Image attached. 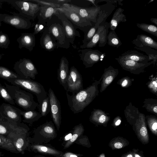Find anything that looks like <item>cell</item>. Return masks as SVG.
<instances>
[{
	"mask_svg": "<svg viewBox=\"0 0 157 157\" xmlns=\"http://www.w3.org/2000/svg\"><path fill=\"white\" fill-rule=\"evenodd\" d=\"M2 55L0 54V60L2 58Z\"/></svg>",
	"mask_w": 157,
	"mask_h": 157,
	"instance_id": "cell-57",
	"label": "cell"
},
{
	"mask_svg": "<svg viewBox=\"0 0 157 157\" xmlns=\"http://www.w3.org/2000/svg\"><path fill=\"white\" fill-rule=\"evenodd\" d=\"M137 26L142 30L157 37V28L152 24L146 23L136 24Z\"/></svg>",
	"mask_w": 157,
	"mask_h": 157,
	"instance_id": "cell-36",
	"label": "cell"
},
{
	"mask_svg": "<svg viewBox=\"0 0 157 157\" xmlns=\"http://www.w3.org/2000/svg\"><path fill=\"white\" fill-rule=\"evenodd\" d=\"M59 12L56 8L46 6H40V9L38 15L39 20L44 23L48 22L53 15Z\"/></svg>",
	"mask_w": 157,
	"mask_h": 157,
	"instance_id": "cell-24",
	"label": "cell"
},
{
	"mask_svg": "<svg viewBox=\"0 0 157 157\" xmlns=\"http://www.w3.org/2000/svg\"><path fill=\"white\" fill-rule=\"evenodd\" d=\"M0 97L12 105H14L13 100L5 87L0 83Z\"/></svg>",
	"mask_w": 157,
	"mask_h": 157,
	"instance_id": "cell-40",
	"label": "cell"
},
{
	"mask_svg": "<svg viewBox=\"0 0 157 157\" xmlns=\"http://www.w3.org/2000/svg\"><path fill=\"white\" fill-rule=\"evenodd\" d=\"M8 132H9L5 127L0 124V134H6Z\"/></svg>",
	"mask_w": 157,
	"mask_h": 157,
	"instance_id": "cell-50",
	"label": "cell"
},
{
	"mask_svg": "<svg viewBox=\"0 0 157 157\" xmlns=\"http://www.w3.org/2000/svg\"><path fill=\"white\" fill-rule=\"evenodd\" d=\"M151 22L154 23L156 25H157V18H152L150 19Z\"/></svg>",
	"mask_w": 157,
	"mask_h": 157,
	"instance_id": "cell-52",
	"label": "cell"
},
{
	"mask_svg": "<svg viewBox=\"0 0 157 157\" xmlns=\"http://www.w3.org/2000/svg\"><path fill=\"white\" fill-rule=\"evenodd\" d=\"M102 78L101 76L99 80L95 81L86 88L71 95L66 92L68 105L74 114L82 112L98 95V85Z\"/></svg>",
	"mask_w": 157,
	"mask_h": 157,
	"instance_id": "cell-1",
	"label": "cell"
},
{
	"mask_svg": "<svg viewBox=\"0 0 157 157\" xmlns=\"http://www.w3.org/2000/svg\"><path fill=\"white\" fill-rule=\"evenodd\" d=\"M122 69L131 73L139 75L145 71V69L152 64L151 62L147 64L140 63L132 60L115 58Z\"/></svg>",
	"mask_w": 157,
	"mask_h": 157,
	"instance_id": "cell-15",
	"label": "cell"
},
{
	"mask_svg": "<svg viewBox=\"0 0 157 157\" xmlns=\"http://www.w3.org/2000/svg\"><path fill=\"white\" fill-rule=\"evenodd\" d=\"M66 156L67 157H78L76 155L74 154H71Z\"/></svg>",
	"mask_w": 157,
	"mask_h": 157,
	"instance_id": "cell-55",
	"label": "cell"
},
{
	"mask_svg": "<svg viewBox=\"0 0 157 157\" xmlns=\"http://www.w3.org/2000/svg\"><path fill=\"white\" fill-rule=\"evenodd\" d=\"M23 130L18 131L17 129L13 130L8 135V138L13 142L15 148L21 152L24 145V138L23 135Z\"/></svg>",
	"mask_w": 157,
	"mask_h": 157,
	"instance_id": "cell-25",
	"label": "cell"
},
{
	"mask_svg": "<svg viewBox=\"0 0 157 157\" xmlns=\"http://www.w3.org/2000/svg\"><path fill=\"white\" fill-rule=\"evenodd\" d=\"M1 108L2 111L10 119L16 122L21 119V115L17 113L15 109L10 105L2 104Z\"/></svg>",
	"mask_w": 157,
	"mask_h": 157,
	"instance_id": "cell-29",
	"label": "cell"
},
{
	"mask_svg": "<svg viewBox=\"0 0 157 157\" xmlns=\"http://www.w3.org/2000/svg\"><path fill=\"white\" fill-rule=\"evenodd\" d=\"M110 25L109 23L105 22L104 24H100L90 40L87 43L80 46L82 49L90 48L95 47L98 44L99 47L105 46L107 43L108 29Z\"/></svg>",
	"mask_w": 157,
	"mask_h": 157,
	"instance_id": "cell-6",
	"label": "cell"
},
{
	"mask_svg": "<svg viewBox=\"0 0 157 157\" xmlns=\"http://www.w3.org/2000/svg\"><path fill=\"white\" fill-rule=\"evenodd\" d=\"M30 1L36 2L40 6H48L55 8L60 7L62 6L61 5L52 3L48 1L47 0H31Z\"/></svg>",
	"mask_w": 157,
	"mask_h": 157,
	"instance_id": "cell-44",
	"label": "cell"
},
{
	"mask_svg": "<svg viewBox=\"0 0 157 157\" xmlns=\"http://www.w3.org/2000/svg\"><path fill=\"white\" fill-rule=\"evenodd\" d=\"M60 12L63 13L74 27L78 29L84 33L95 25L90 21L81 17L77 13L64 7L56 8Z\"/></svg>",
	"mask_w": 157,
	"mask_h": 157,
	"instance_id": "cell-5",
	"label": "cell"
},
{
	"mask_svg": "<svg viewBox=\"0 0 157 157\" xmlns=\"http://www.w3.org/2000/svg\"><path fill=\"white\" fill-rule=\"evenodd\" d=\"M10 83L29 91L36 97L38 105L47 96L44 86L40 83L31 79L12 78L6 79Z\"/></svg>",
	"mask_w": 157,
	"mask_h": 157,
	"instance_id": "cell-3",
	"label": "cell"
},
{
	"mask_svg": "<svg viewBox=\"0 0 157 157\" xmlns=\"http://www.w3.org/2000/svg\"><path fill=\"white\" fill-rule=\"evenodd\" d=\"M134 79L128 77H125L119 79L117 83L122 87L128 88L132 85Z\"/></svg>",
	"mask_w": 157,
	"mask_h": 157,
	"instance_id": "cell-42",
	"label": "cell"
},
{
	"mask_svg": "<svg viewBox=\"0 0 157 157\" xmlns=\"http://www.w3.org/2000/svg\"><path fill=\"white\" fill-rule=\"evenodd\" d=\"M121 120L120 117H117L114 120L112 125L114 127H115L121 124Z\"/></svg>",
	"mask_w": 157,
	"mask_h": 157,
	"instance_id": "cell-49",
	"label": "cell"
},
{
	"mask_svg": "<svg viewBox=\"0 0 157 157\" xmlns=\"http://www.w3.org/2000/svg\"><path fill=\"white\" fill-rule=\"evenodd\" d=\"M142 107L145 108L148 112L157 116V100L152 98H146L143 102Z\"/></svg>",
	"mask_w": 157,
	"mask_h": 157,
	"instance_id": "cell-32",
	"label": "cell"
},
{
	"mask_svg": "<svg viewBox=\"0 0 157 157\" xmlns=\"http://www.w3.org/2000/svg\"><path fill=\"white\" fill-rule=\"evenodd\" d=\"M147 86L151 92L157 95V82L156 77L152 78L151 80L148 82L147 83Z\"/></svg>",
	"mask_w": 157,
	"mask_h": 157,
	"instance_id": "cell-43",
	"label": "cell"
},
{
	"mask_svg": "<svg viewBox=\"0 0 157 157\" xmlns=\"http://www.w3.org/2000/svg\"><path fill=\"white\" fill-rule=\"evenodd\" d=\"M146 121L145 115L140 113L139 118L132 126L137 138L144 145L148 144L150 140Z\"/></svg>",
	"mask_w": 157,
	"mask_h": 157,
	"instance_id": "cell-12",
	"label": "cell"
},
{
	"mask_svg": "<svg viewBox=\"0 0 157 157\" xmlns=\"http://www.w3.org/2000/svg\"><path fill=\"white\" fill-rule=\"evenodd\" d=\"M17 10L22 17L34 20L38 16L40 5L38 3L28 2L26 0L6 1Z\"/></svg>",
	"mask_w": 157,
	"mask_h": 157,
	"instance_id": "cell-4",
	"label": "cell"
},
{
	"mask_svg": "<svg viewBox=\"0 0 157 157\" xmlns=\"http://www.w3.org/2000/svg\"><path fill=\"white\" fill-rule=\"evenodd\" d=\"M99 157H105V155L104 153H103L99 155Z\"/></svg>",
	"mask_w": 157,
	"mask_h": 157,
	"instance_id": "cell-56",
	"label": "cell"
},
{
	"mask_svg": "<svg viewBox=\"0 0 157 157\" xmlns=\"http://www.w3.org/2000/svg\"><path fill=\"white\" fill-rule=\"evenodd\" d=\"M125 117L127 122L132 126L139 118L140 112L138 108L130 102L124 110Z\"/></svg>",
	"mask_w": 157,
	"mask_h": 157,
	"instance_id": "cell-26",
	"label": "cell"
},
{
	"mask_svg": "<svg viewBox=\"0 0 157 157\" xmlns=\"http://www.w3.org/2000/svg\"><path fill=\"white\" fill-rule=\"evenodd\" d=\"M118 70L111 66L105 68L102 75L100 92L104 91L118 75Z\"/></svg>",
	"mask_w": 157,
	"mask_h": 157,
	"instance_id": "cell-17",
	"label": "cell"
},
{
	"mask_svg": "<svg viewBox=\"0 0 157 157\" xmlns=\"http://www.w3.org/2000/svg\"><path fill=\"white\" fill-rule=\"evenodd\" d=\"M20 113L24 118V121L28 122H32L36 121L42 117L39 112L35 110L21 111Z\"/></svg>",
	"mask_w": 157,
	"mask_h": 157,
	"instance_id": "cell-30",
	"label": "cell"
},
{
	"mask_svg": "<svg viewBox=\"0 0 157 157\" xmlns=\"http://www.w3.org/2000/svg\"><path fill=\"white\" fill-rule=\"evenodd\" d=\"M72 136V134L71 133H70L66 135L65 137V140H70Z\"/></svg>",
	"mask_w": 157,
	"mask_h": 157,
	"instance_id": "cell-53",
	"label": "cell"
},
{
	"mask_svg": "<svg viewBox=\"0 0 157 157\" xmlns=\"http://www.w3.org/2000/svg\"><path fill=\"white\" fill-rule=\"evenodd\" d=\"M47 27L49 33L57 41V48L60 47L67 49L69 48L70 43L66 38L62 25L55 23Z\"/></svg>",
	"mask_w": 157,
	"mask_h": 157,
	"instance_id": "cell-11",
	"label": "cell"
},
{
	"mask_svg": "<svg viewBox=\"0 0 157 157\" xmlns=\"http://www.w3.org/2000/svg\"><path fill=\"white\" fill-rule=\"evenodd\" d=\"M0 147L15 151L16 148L12 141L8 138L0 135Z\"/></svg>",
	"mask_w": 157,
	"mask_h": 157,
	"instance_id": "cell-38",
	"label": "cell"
},
{
	"mask_svg": "<svg viewBox=\"0 0 157 157\" xmlns=\"http://www.w3.org/2000/svg\"><path fill=\"white\" fill-rule=\"evenodd\" d=\"M118 58L130 60L143 64H147L150 62L147 56L136 50H128L125 51L119 56Z\"/></svg>",
	"mask_w": 157,
	"mask_h": 157,
	"instance_id": "cell-19",
	"label": "cell"
},
{
	"mask_svg": "<svg viewBox=\"0 0 157 157\" xmlns=\"http://www.w3.org/2000/svg\"><path fill=\"white\" fill-rule=\"evenodd\" d=\"M61 6L69 9L78 14L81 17L95 25L101 9V5L90 7H82L68 3L63 4Z\"/></svg>",
	"mask_w": 157,
	"mask_h": 157,
	"instance_id": "cell-8",
	"label": "cell"
},
{
	"mask_svg": "<svg viewBox=\"0 0 157 157\" xmlns=\"http://www.w3.org/2000/svg\"><path fill=\"white\" fill-rule=\"evenodd\" d=\"M55 16L61 21L68 40L70 43L73 44L75 37H81L80 33L63 13L59 11Z\"/></svg>",
	"mask_w": 157,
	"mask_h": 157,
	"instance_id": "cell-16",
	"label": "cell"
},
{
	"mask_svg": "<svg viewBox=\"0 0 157 157\" xmlns=\"http://www.w3.org/2000/svg\"><path fill=\"white\" fill-rule=\"evenodd\" d=\"M48 96L49 98L51 117L57 129H59L61 120L60 102L50 88L48 90Z\"/></svg>",
	"mask_w": 157,
	"mask_h": 157,
	"instance_id": "cell-14",
	"label": "cell"
},
{
	"mask_svg": "<svg viewBox=\"0 0 157 157\" xmlns=\"http://www.w3.org/2000/svg\"><path fill=\"white\" fill-rule=\"evenodd\" d=\"M121 157H134L132 151H130L123 154Z\"/></svg>",
	"mask_w": 157,
	"mask_h": 157,
	"instance_id": "cell-51",
	"label": "cell"
},
{
	"mask_svg": "<svg viewBox=\"0 0 157 157\" xmlns=\"http://www.w3.org/2000/svg\"><path fill=\"white\" fill-rule=\"evenodd\" d=\"M89 119L91 122L96 125L106 127L110 119V117L102 110L94 109L91 112Z\"/></svg>",
	"mask_w": 157,
	"mask_h": 157,
	"instance_id": "cell-22",
	"label": "cell"
},
{
	"mask_svg": "<svg viewBox=\"0 0 157 157\" xmlns=\"http://www.w3.org/2000/svg\"><path fill=\"white\" fill-rule=\"evenodd\" d=\"M1 22H0V27L1 26Z\"/></svg>",
	"mask_w": 157,
	"mask_h": 157,
	"instance_id": "cell-58",
	"label": "cell"
},
{
	"mask_svg": "<svg viewBox=\"0 0 157 157\" xmlns=\"http://www.w3.org/2000/svg\"><path fill=\"white\" fill-rule=\"evenodd\" d=\"M8 92L15 102L26 111L34 110L38 104L35 101L33 95L29 92L17 89V87L6 85Z\"/></svg>",
	"mask_w": 157,
	"mask_h": 157,
	"instance_id": "cell-2",
	"label": "cell"
},
{
	"mask_svg": "<svg viewBox=\"0 0 157 157\" xmlns=\"http://www.w3.org/2000/svg\"><path fill=\"white\" fill-rule=\"evenodd\" d=\"M132 43L135 47L140 48L148 47L156 50H157V42L150 36L144 34L138 35L136 38Z\"/></svg>",
	"mask_w": 157,
	"mask_h": 157,
	"instance_id": "cell-23",
	"label": "cell"
},
{
	"mask_svg": "<svg viewBox=\"0 0 157 157\" xmlns=\"http://www.w3.org/2000/svg\"><path fill=\"white\" fill-rule=\"evenodd\" d=\"M134 48L137 50L144 52L149 57V61H150L152 64L155 65L157 61V51L148 47H143L137 48L135 47Z\"/></svg>",
	"mask_w": 157,
	"mask_h": 157,
	"instance_id": "cell-31",
	"label": "cell"
},
{
	"mask_svg": "<svg viewBox=\"0 0 157 157\" xmlns=\"http://www.w3.org/2000/svg\"><path fill=\"white\" fill-rule=\"evenodd\" d=\"M48 1L56 4L62 5L63 4L68 3L71 1L69 0H47Z\"/></svg>",
	"mask_w": 157,
	"mask_h": 157,
	"instance_id": "cell-48",
	"label": "cell"
},
{
	"mask_svg": "<svg viewBox=\"0 0 157 157\" xmlns=\"http://www.w3.org/2000/svg\"><path fill=\"white\" fill-rule=\"evenodd\" d=\"M10 44V40L8 35L0 32V48L7 49Z\"/></svg>",
	"mask_w": 157,
	"mask_h": 157,
	"instance_id": "cell-41",
	"label": "cell"
},
{
	"mask_svg": "<svg viewBox=\"0 0 157 157\" xmlns=\"http://www.w3.org/2000/svg\"><path fill=\"white\" fill-rule=\"evenodd\" d=\"M40 148L41 151L44 152H47L48 150V148L45 147H40Z\"/></svg>",
	"mask_w": 157,
	"mask_h": 157,
	"instance_id": "cell-54",
	"label": "cell"
},
{
	"mask_svg": "<svg viewBox=\"0 0 157 157\" xmlns=\"http://www.w3.org/2000/svg\"><path fill=\"white\" fill-rule=\"evenodd\" d=\"M37 107L42 117L46 116L50 112V104L48 96L43 101L40 105H38Z\"/></svg>",
	"mask_w": 157,
	"mask_h": 157,
	"instance_id": "cell-34",
	"label": "cell"
},
{
	"mask_svg": "<svg viewBox=\"0 0 157 157\" xmlns=\"http://www.w3.org/2000/svg\"><path fill=\"white\" fill-rule=\"evenodd\" d=\"M69 63L64 56L61 58L58 71L57 79L60 84L67 90V81L69 73Z\"/></svg>",
	"mask_w": 157,
	"mask_h": 157,
	"instance_id": "cell-18",
	"label": "cell"
},
{
	"mask_svg": "<svg viewBox=\"0 0 157 157\" xmlns=\"http://www.w3.org/2000/svg\"><path fill=\"white\" fill-rule=\"evenodd\" d=\"M83 131V128L82 124H80L75 126L74 128L73 134L70 140L66 144L65 147H67L75 141L77 138L78 136L82 133Z\"/></svg>",
	"mask_w": 157,
	"mask_h": 157,
	"instance_id": "cell-39",
	"label": "cell"
},
{
	"mask_svg": "<svg viewBox=\"0 0 157 157\" xmlns=\"http://www.w3.org/2000/svg\"></svg>",
	"mask_w": 157,
	"mask_h": 157,
	"instance_id": "cell-59",
	"label": "cell"
},
{
	"mask_svg": "<svg viewBox=\"0 0 157 157\" xmlns=\"http://www.w3.org/2000/svg\"><path fill=\"white\" fill-rule=\"evenodd\" d=\"M146 117L147 124L151 133L157 136V117L153 115H147Z\"/></svg>",
	"mask_w": 157,
	"mask_h": 157,
	"instance_id": "cell-35",
	"label": "cell"
},
{
	"mask_svg": "<svg viewBox=\"0 0 157 157\" xmlns=\"http://www.w3.org/2000/svg\"><path fill=\"white\" fill-rule=\"evenodd\" d=\"M54 37L49 33L47 27L44 29L40 39L41 46L47 51L51 52L57 47V43Z\"/></svg>",
	"mask_w": 157,
	"mask_h": 157,
	"instance_id": "cell-20",
	"label": "cell"
},
{
	"mask_svg": "<svg viewBox=\"0 0 157 157\" xmlns=\"http://www.w3.org/2000/svg\"><path fill=\"white\" fill-rule=\"evenodd\" d=\"M45 25V23L39 20L38 23L35 26L34 31L33 34L35 35L41 32L44 29V25Z\"/></svg>",
	"mask_w": 157,
	"mask_h": 157,
	"instance_id": "cell-45",
	"label": "cell"
},
{
	"mask_svg": "<svg viewBox=\"0 0 157 157\" xmlns=\"http://www.w3.org/2000/svg\"><path fill=\"white\" fill-rule=\"evenodd\" d=\"M17 41L19 43V48H25L30 52L33 50L35 45L36 38L33 33H23L17 39Z\"/></svg>",
	"mask_w": 157,
	"mask_h": 157,
	"instance_id": "cell-21",
	"label": "cell"
},
{
	"mask_svg": "<svg viewBox=\"0 0 157 157\" xmlns=\"http://www.w3.org/2000/svg\"><path fill=\"white\" fill-rule=\"evenodd\" d=\"M2 21L18 29H28L32 25L29 20L22 17L5 14H0V22Z\"/></svg>",
	"mask_w": 157,
	"mask_h": 157,
	"instance_id": "cell-13",
	"label": "cell"
},
{
	"mask_svg": "<svg viewBox=\"0 0 157 157\" xmlns=\"http://www.w3.org/2000/svg\"><path fill=\"white\" fill-rule=\"evenodd\" d=\"M67 92L77 93L83 89L82 76L77 69L72 66L69 71L67 81Z\"/></svg>",
	"mask_w": 157,
	"mask_h": 157,
	"instance_id": "cell-10",
	"label": "cell"
},
{
	"mask_svg": "<svg viewBox=\"0 0 157 157\" xmlns=\"http://www.w3.org/2000/svg\"><path fill=\"white\" fill-rule=\"evenodd\" d=\"M123 0H95V2L96 4L98 5L97 3L99 2H105L106 3H110L113 4L118 3L119 5L123 6V4L121 3L122 2Z\"/></svg>",
	"mask_w": 157,
	"mask_h": 157,
	"instance_id": "cell-46",
	"label": "cell"
},
{
	"mask_svg": "<svg viewBox=\"0 0 157 157\" xmlns=\"http://www.w3.org/2000/svg\"><path fill=\"white\" fill-rule=\"evenodd\" d=\"M129 142L126 139L121 136L113 138L109 142L108 146L112 150L121 149L128 146Z\"/></svg>",
	"mask_w": 157,
	"mask_h": 157,
	"instance_id": "cell-28",
	"label": "cell"
},
{
	"mask_svg": "<svg viewBox=\"0 0 157 157\" xmlns=\"http://www.w3.org/2000/svg\"><path fill=\"white\" fill-rule=\"evenodd\" d=\"M0 78L6 80L12 78H21V77L15 73L5 67L0 66Z\"/></svg>",
	"mask_w": 157,
	"mask_h": 157,
	"instance_id": "cell-37",
	"label": "cell"
},
{
	"mask_svg": "<svg viewBox=\"0 0 157 157\" xmlns=\"http://www.w3.org/2000/svg\"><path fill=\"white\" fill-rule=\"evenodd\" d=\"M107 43L112 47L118 48L122 44L115 30L110 31L108 34Z\"/></svg>",
	"mask_w": 157,
	"mask_h": 157,
	"instance_id": "cell-33",
	"label": "cell"
},
{
	"mask_svg": "<svg viewBox=\"0 0 157 157\" xmlns=\"http://www.w3.org/2000/svg\"><path fill=\"white\" fill-rule=\"evenodd\" d=\"M124 9L119 7L114 12L113 17L109 23L111 31L115 30L119 24L127 21L126 15L123 13Z\"/></svg>",
	"mask_w": 157,
	"mask_h": 157,
	"instance_id": "cell-27",
	"label": "cell"
},
{
	"mask_svg": "<svg viewBox=\"0 0 157 157\" xmlns=\"http://www.w3.org/2000/svg\"><path fill=\"white\" fill-rule=\"evenodd\" d=\"M78 52L80 59L86 68L92 67L94 64L102 60L106 56V53L102 52L98 49L93 50L90 48L79 49Z\"/></svg>",
	"mask_w": 157,
	"mask_h": 157,
	"instance_id": "cell-9",
	"label": "cell"
},
{
	"mask_svg": "<svg viewBox=\"0 0 157 157\" xmlns=\"http://www.w3.org/2000/svg\"><path fill=\"white\" fill-rule=\"evenodd\" d=\"M13 68L21 78L34 80L38 74L33 63L28 59H20L15 63Z\"/></svg>",
	"mask_w": 157,
	"mask_h": 157,
	"instance_id": "cell-7",
	"label": "cell"
},
{
	"mask_svg": "<svg viewBox=\"0 0 157 157\" xmlns=\"http://www.w3.org/2000/svg\"><path fill=\"white\" fill-rule=\"evenodd\" d=\"M134 157H145L142 151H140L138 149H133L132 151Z\"/></svg>",
	"mask_w": 157,
	"mask_h": 157,
	"instance_id": "cell-47",
	"label": "cell"
}]
</instances>
